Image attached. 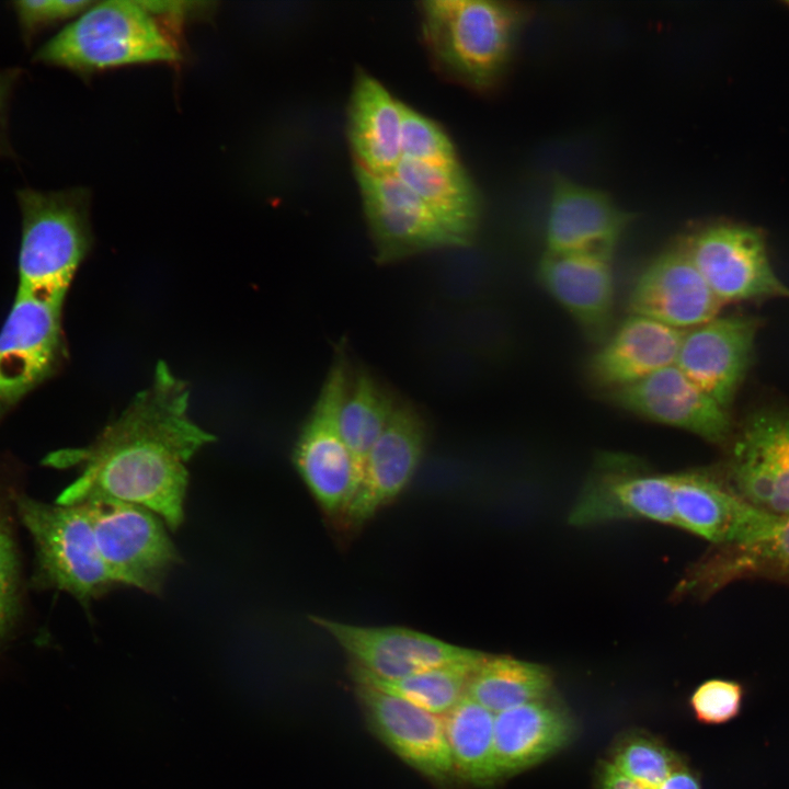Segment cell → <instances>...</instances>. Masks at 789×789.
<instances>
[{"instance_id":"1","label":"cell","mask_w":789,"mask_h":789,"mask_svg":"<svg viewBox=\"0 0 789 789\" xmlns=\"http://www.w3.org/2000/svg\"><path fill=\"white\" fill-rule=\"evenodd\" d=\"M188 399L186 384L160 362L152 384L91 445L50 457L54 466L80 468L56 503L127 502L176 530L184 521L186 464L215 439L188 416Z\"/></svg>"},{"instance_id":"2","label":"cell","mask_w":789,"mask_h":789,"mask_svg":"<svg viewBox=\"0 0 789 789\" xmlns=\"http://www.w3.org/2000/svg\"><path fill=\"white\" fill-rule=\"evenodd\" d=\"M423 43L437 72L484 92L502 77L523 12L489 0H427L418 3Z\"/></svg>"},{"instance_id":"3","label":"cell","mask_w":789,"mask_h":789,"mask_svg":"<svg viewBox=\"0 0 789 789\" xmlns=\"http://www.w3.org/2000/svg\"><path fill=\"white\" fill-rule=\"evenodd\" d=\"M21 214L18 291L62 302L91 245L90 193L83 187L16 192Z\"/></svg>"},{"instance_id":"4","label":"cell","mask_w":789,"mask_h":789,"mask_svg":"<svg viewBox=\"0 0 789 789\" xmlns=\"http://www.w3.org/2000/svg\"><path fill=\"white\" fill-rule=\"evenodd\" d=\"M179 50L138 1L94 2L41 45L32 60L80 76L137 64L173 62Z\"/></svg>"},{"instance_id":"5","label":"cell","mask_w":789,"mask_h":789,"mask_svg":"<svg viewBox=\"0 0 789 789\" xmlns=\"http://www.w3.org/2000/svg\"><path fill=\"white\" fill-rule=\"evenodd\" d=\"M16 507L34 540L41 585L83 604L118 587L100 553L85 503L50 505L21 496Z\"/></svg>"},{"instance_id":"6","label":"cell","mask_w":789,"mask_h":789,"mask_svg":"<svg viewBox=\"0 0 789 789\" xmlns=\"http://www.w3.org/2000/svg\"><path fill=\"white\" fill-rule=\"evenodd\" d=\"M353 169L377 263L467 247L395 172L377 174L356 165Z\"/></svg>"},{"instance_id":"7","label":"cell","mask_w":789,"mask_h":789,"mask_svg":"<svg viewBox=\"0 0 789 789\" xmlns=\"http://www.w3.org/2000/svg\"><path fill=\"white\" fill-rule=\"evenodd\" d=\"M85 504L100 553L116 584L160 594L168 574L180 561L164 522L153 512L127 502Z\"/></svg>"},{"instance_id":"8","label":"cell","mask_w":789,"mask_h":789,"mask_svg":"<svg viewBox=\"0 0 789 789\" xmlns=\"http://www.w3.org/2000/svg\"><path fill=\"white\" fill-rule=\"evenodd\" d=\"M347 362L341 353L329 369L294 449V464L309 491L329 515L343 513L358 473L345 445L339 415L348 390Z\"/></svg>"},{"instance_id":"9","label":"cell","mask_w":789,"mask_h":789,"mask_svg":"<svg viewBox=\"0 0 789 789\" xmlns=\"http://www.w3.org/2000/svg\"><path fill=\"white\" fill-rule=\"evenodd\" d=\"M683 248L722 305L789 296V288L770 264L758 228L712 225L689 237Z\"/></svg>"},{"instance_id":"10","label":"cell","mask_w":789,"mask_h":789,"mask_svg":"<svg viewBox=\"0 0 789 789\" xmlns=\"http://www.w3.org/2000/svg\"><path fill=\"white\" fill-rule=\"evenodd\" d=\"M62 302L16 291L0 330V419L58 368Z\"/></svg>"},{"instance_id":"11","label":"cell","mask_w":789,"mask_h":789,"mask_svg":"<svg viewBox=\"0 0 789 789\" xmlns=\"http://www.w3.org/2000/svg\"><path fill=\"white\" fill-rule=\"evenodd\" d=\"M312 621L344 650L351 664L384 679L472 660L483 653L405 627H365L318 616Z\"/></svg>"},{"instance_id":"12","label":"cell","mask_w":789,"mask_h":789,"mask_svg":"<svg viewBox=\"0 0 789 789\" xmlns=\"http://www.w3.org/2000/svg\"><path fill=\"white\" fill-rule=\"evenodd\" d=\"M727 483L756 508L789 515V409L763 410L746 420Z\"/></svg>"},{"instance_id":"13","label":"cell","mask_w":789,"mask_h":789,"mask_svg":"<svg viewBox=\"0 0 789 789\" xmlns=\"http://www.w3.org/2000/svg\"><path fill=\"white\" fill-rule=\"evenodd\" d=\"M671 476L675 526L713 544L758 541L780 519L742 500L710 472L690 470Z\"/></svg>"},{"instance_id":"14","label":"cell","mask_w":789,"mask_h":789,"mask_svg":"<svg viewBox=\"0 0 789 789\" xmlns=\"http://www.w3.org/2000/svg\"><path fill=\"white\" fill-rule=\"evenodd\" d=\"M355 693L376 736L436 785L456 780L443 717L361 682Z\"/></svg>"},{"instance_id":"15","label":"cell","mask_w":789,"mask_h":789,"mask_svg":"<svg viewBox=\"0 0 789 789\" xmlns=\"http://www.w3.org/2000/svg\"><path fill=\"white\" fill-rule=\"evenodd\" d=\"M426 444V426L410 404L398 403L369 450L358 485L341 514L346 526L358 527L396 499L410 483Z\"/></svg>"},{"instance_id":"16","label":"cell","mask_w":789,"mask_h":789,"mask_svg":"<svg viewBox=\"0 0 789 789\" xmlns=\"http://www.w3.org/2000/svg\"><path fill=\"white\" fill-rule=\"evenodd\" d=\"M757 328L753 317L717 316L684 332L675 365L728 410L750 367Z\"/></svg>"},{"instance_id":"17","label":"cell","mask_w":789,"mask_h":789,"mask_svg":"<svg viewBox=\"0 0 789 789\" xmlns=\"http://www.w3.org/2000/svg\"><path fill=\"white\" fill-rule=\"evenodd\" d=\"M622 409L664 425L723 444L732 434L727 411L676 366L662 368L632 385L611 390Z\"/></svg>"},{"instance_id":"18","label":"cell","mask_w":789,"mask_h":789,"mask_svg":"<svg viewBox=\"0 0 789 789\" xmlns=\"http://www.w3.org/2000/svg\"><path fill=\"white\" fill-rule=\"evenodd\" d=\"M628 306L632 315L683 330L713 319L723 305L681 245L642 270L631 287Z\"/></svg>"},{"instance_id":"19","label":"cell","mask_w":789,"mask_h":789,"mask_svg":"<svg viewBox=\"0 0 789 789\" xmlns=\"http://www.w3.org/2000/svg\"><path fill=\"white\" fill-rule=\"evenodd\" d=\"M628 215L604 192L556 176L546 226L547 252L611 260Z\"/></svg>"},{"instance_id":"20","label":"cell","mask_w":789,"mask_h":789,"mask_svg":"<svg viewBox=\"0 0 789 789\" xmlns=\"http://www.w3.org/2000/svg\"><path fill=\"white\" fill-rule=\"evenodd\" d=\"M672 476L622 466L604 468L584 484L569 515L575 526L647 519L675 526Z\"/></svg>"},{"instance_id":"21","label":"cell","mask_w":789,"mask_h":789,"mask_svg":"<svg viewBox=\"0 0 789 789\" xmlns=\"http://www.w3.org/2000/svg\"><path fill=\"white\" fill-rule=\"evenodd\" d=\"M574 734L573 718L553 696L496 713L494 753L501 781L559 753Z\"/></svg>"},{"instance_id":"22","label":"cell","mask_w":789,"mask_h":789,"mask_svg":"<svg viewBox=\"0 0 789 789\" xmlns=\"http://www.w3.org/2000/svg\"><path fill=\"white\" fill-rule=\"evenodd\" d=\"M354 164L371 173H391L401 160V111L374 76L355 71L346 113Z\"/></svg>"},{"instance_id":"23","label":"cell","mask_w":789,"mask_h":789,"mask_svg":"<svg viewBox=\"0 0 789 789\" xmlns=\"http://www.w3.org/2000/svg\"><path fill=\"white\" fill-rule=\"evenodd\" d=\"M683 330L638 315L625 319L590 362L597 384L619 389L675 365Z\"/></svg>"},{"instance_id":"24","label":"cell","mask_w":789,"mask_h":789,"mask_svg":"<svg viewBox=\"0 0 789 789\" xmlns=\"http://www.w3.org/2000/svg\"><path fill=\"white\" fill-rule=\"evenodd\" d=\"M542 287L590 334L607 329L614 309L611 260L547 252L537 270Z\"/></svg>"},{"instance_id":"25","label":"cell","mask_w":789,"mask_h":789,"mask_svg":"<svg viewBox=\"0 0 789 789\" xmlns=\"http://www.w3.org/2000/svg\"><path fill=\"white\" fill-rule=\"evenodd\" d=\"M395 174L409 186L467 245L479 229V192L460 161L445 163L401 159Z\"/></svg>"},{"instance_id":"26","label":"cell","mask_w":789,"mask_h":789,"mask_svg":"<svg viewBox=\"0 0 789 789\" xmlns=\"http://www.w3.org/2000/svg\"><path fill=\"white\" fill-rule=\"evenodd\" d=\"M494 717L466 694L443 716L456 780L476 788L501 781L495 764Z\"/></svg>"},{"instance_id":"27","label":"cell","mask_w":789,"mask_h":789,"mask_svg":"<svg viewBox=\"0 0 789 789\" xmlns=\"http://www.w3.org/2000/svg\"><path fill=\"white\" fill-rule=\"evenodd\" d=\"M553 676L540 664L487 654L471 674L466 695L496 714L551 697Z\"/></svg>"},{"instance_id":"28","label":"cell","mask_w":789,"mask_h":789,"mask_svg":"<svg viewBox=\"0 0 789 789\" xmlns=\"http://www.w3.org/2000/svg\"><path fill=\"white\" fill-rule=\"evenodd\" d=\"M487 653L476 659L384 679L351 664L354 682L367 684L437 716L447 713L466 694L468 681Z\"/></svg>"},{"instance_id":"29","label":"cell","mask_w":789,"mask_h":789,"mask_svg":"<svg viewBox=\"0 0 789 789\" xmlns=\"http://www.w3.org/2000/svg\"><path fill=\"white\" fill-rule=\"evenodd\" d=\"M397 404L366 371L358 373L348 387L339 415V427L354 459L358 482L366 457L387 427Z\"/></svg>"},{"instance_id":"30","label":"cell","mask_w":789,"mask_h":789,"mask_svg":"<svg viewBox=\"0 0 789 789\" xmlns=\"http://www.w3.org/2000/svg\"><path fill=\"white\" fill-rule=\"evenodd\" d=\"M727 547L728 551L711 563V571H706L711 572L707 578L716 584L748 573H789V515L780 517L761 540Z\"/></svg>"},{"instance_id":"31","label":"cell","mask_w":789,"mask_h":789,"mask_svg":"<svg viewBox=\"0 0 789 789\" xmlns=\"http://www.w3.org/2000/svg\"><path fill=\"white\" fill-rule=\"evenodd\" d=\"M609 762L647 789H658L684 762L658 739L640 732L620 737Z\"/></svg>"},{"instance_id":"32","label":"cell","mask_w":789,"mask_h":789,"mask_svg":"<svg viewBox=\"0 0 789 789\" xmlns=\"http://www.w3.org/2000/svg\"><path fill=\"white\" fill-rule=\"evenodd\" d=\"M401 159L445 163L459 161L446 132L433 119L400 101Z\"/></svg>"},{"instance_id":"33","label":"cell","mask_w":789,"mask_h":789,"mask_svg":"<svg viewBox=\"0 0 789 789\" xmlns=\"http://www.w3.org/2000/svg\"><path fill=\"white\" fill-rule=\"evenodd\" d=\"M745 696L746 688L739 681L709 678L693 690L688 704L699 723L721 725L740 716Z\"/></svg>"},{"instance_id":"34","label":"cell","mask_w":789,"mask_h":789,"mask_svg":"<svg viewBox=\"0 0 789 789\" xmlns=\"http://www.w3.org/2000/svg\"><path fill=\"white\" fill-rule=\"evenodd\" d=\"M90 0H20L10 3L25 44L45 31L66 21H72L90 8Z\"/></svg>"},{"instance_id":"35","label":"cell","mask_w":789,"mask_h":789,"mask_svg":"<svg viewBox=\"0 0 789 789\" xmlns=\"http://www.w3.org/2000/svg\"><path fill=\"white\" fill-rule=\"evenodd\" d=\"M19 606V562L7 515L0 505V642L10 631Z\"/></svg>"},{"instance_id":"36","label":"cell","mask_w":789,"mask_h":789,"mask_svg":"<svg viewBox=\"0 0 789 789\" xmlns=\"http://www.w3.org/2000/svg\"><path fill=\"white\" fill-rule=\"evenodd\" d=\"M152 16L182 23L210 13L211 2L205 1H138Z\"/></svg>"},{"instance_id":"37","label":"cell","mask_w":789,"mask_h":789,"mask_svg":"<svg viewBox=\"0 0 789 789\" xmlns=\"http://www.w3.org/2000/svg\"><path fill=\"white\" fill-rule=\"evenodd\" d=\"M20 75L21 70L19 68L0 69V156L9 151L7 139L8 110Z\"/></svg>"},{"instance_id":"38","label":"cell","mask_w":789,"mask_h":789,"mask_svg":"<svg viewBox=\"0 0 789 789\" xmlns=\"http://www.w3.org/2000/svg\"><path fill=\"white\" fill-rule=\"evenodd\" d=\"M596 787L597 789H647L616 769L609 761L599 763Z\"/></svg>"},{"instance_id":"39","label":"cell","mask_w":789,"mask_h":789,"mask_svg":"<svg viewBox=\"0 0 789 789\" xmlns=\"http://www.w3.org/2000/svg\"><path fill=\"white\" fill-rule=\"evenodd\" d=\"M658 789H702L700 778L683 763Z\"/></svg>"},{"instance_id":"40","label":"cell","mask_w":789,"mask_h":789,"mask_svg":"<svg viewBox=\"0 0 789 789\" xmlns=\"http://www.w3.org/2000/svg\"><path fill=\"white\" fill-rule=\"evenodd\" d=\"M781 3H782L784 5H786L787 8H789V0L781 1Z\"/></svg>"}]
</instances>
